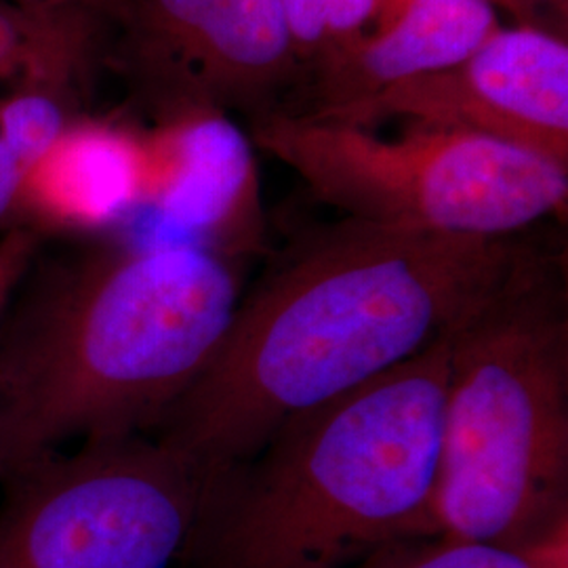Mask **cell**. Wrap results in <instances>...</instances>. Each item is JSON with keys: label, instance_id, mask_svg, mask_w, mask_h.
Instances as JSON below:
<instances>
[{"label": "cell", "instance_id": "cell-9", "mask_svg": "<svg viewBox=\"0 0 568 568\" xmlns=\"http://www.w3.org/2000/svg\"><path fill=\"white\" fill-rule=\"evenodd\" d=\"M501 26L495 0H384L368 32L314 63L312 114L337 116L453 68Z\"/></svg>", "mask_w": 568, "mask_h": 568}, {"label": "cell", "instance_id": "cell-17", "mask_svg": "<svg viewBox=\"0 0 568 568\" xmlns=\"http://www.w3.org/2000/svg\"><path fill=\"white\" fill-rule=\"evenodd\" d=\"M30 13H89L121 23L129 13V0H16Z\"/></svg>", "mask_w": 568, "mask_h": 568}, {"label": "cell", "instance_id": "cell-2", "mask_svg": "<svg viewBox=\"0 0 568 568\" xmlns=\"http://www.w3.org/2000/svg\"><path fill=\"white\" fill-rule=\"evenodd\" d=\"M239 302L227 255L201 243L30 265L0 318V480L74 438L156 429Z\"/></svg>", "mask_w": 568, "mask_h": 568}, {"label": "cell", "instance_id": "cell-11", "mask_svg": "<svg viewBox=\"0 0 568 568\" xmlns=\"http://www.w3.org/2000/svg\"><path fill=\"white\" fill-rule=\"evenodd\" d=\"M300 65L281 0H224L196 74L194 103L257 105Z\"/></svg>", "mask_w": 568, "mask_h": 568}, {"label": "cell", "instance_id": "cell-16", "mask_svg": "<svg viewBox=\"0 0 568 568\" xmlns=\"http://www.w3.org/2000/svg\"><path fill=\"white\" fill-rule=\"evenodd\" d=\"M318 2L325 11L328 32H331L328 53H333L335 49L344 47L347 42L356 41L358 37L368 32V28L375 23L384 7V0H318Z\"/></svg>", "mask_w": 568, "mask_h": 568}, {"label": "cell", "instance_id": "cell-3", "mask_svg": "<svg viewBox=\"0 0 568 568\" xmlns=\"http://www.w3.org/2000/svg\"><path fill=\"white\" fill-rule=\"evenodd\" d=\"M455 328L291 417L251 459L206 478L182 562L349 568L389 541L417 537L438 474Z\"/></svg>", "mask_w": 568, "mask_h": 568}, {"label": "cell", "instance_id": "cell-14", "mask_svg": "<svg viewBox=\"0 0 568 568\" xmlns=\"http://www.w3.org/2000/svg\"><path fill=\"white\" fill-rule=\"evenodd\" d=\"M70 124L65 102L44 87L20 91L0 105V142L18 159L23 173L41 163Z\"/></svg>", "mask_w": 568, "mask_h": 568}, {"label": "cell", "instance_id": "cell-8", "mask_svg": "<svg viewBox=\"0 0 568 568\" xmlns=\"http://www.w3.org/2000/svg\"><path fill=\"white\" fill-rule=\"evenodd\" d=\"M142 204L230 255L262 234L253 142L217 105L185 103L142 140Z\"/></svg>", "mask_w": 568, "mask_h": 568}, {"label": "cell", "instance_id": "cell-13", "mask_svg": "<svg viewBox=\"0 0 568 568\" xmlns=\"http://www.w3.org/2000/svg\"><path fill=\"white\" fill-rule=\"evenodd\" d=\"M349 568H568V518L525 548L408 537L389 541Z\"/></svg>", "mask_w": 568, "mask_h": 568}, {"label": "cell", "instance_id": "cell-15", "mask_svg": "<svg viewBox=\"0 0 568 568\" xmlns=\"http://www.w3.org/2000/svg\"><path fill=\"white\" fill-rule=\"evenodd\" d=\"M39 248V232L28 225L9 227L0 239V318Z\"/></svg>", "mask_w": 568, "mask_h": 568}, {"label": "cell", "instance_id": "cell-19", "mask_svg": "<svg viewBox=\"0 0 568 568\" xmlns=\"http://www.w3.org/2000/svg\"><path fill=\"white\" fill-rule=\"evenodd\" d=\"M499 9L508 11L516 23H535L548 28L549 16L567 20L568 0H495Z\"/></svg>", "mask_w": 568, "mask_h": 568}, {"label": "cell", "instance_id": "cell-18", "mask_svg": "<svg viewBox=\"0 0 568 568\" xmlns=\"http://www.w3.org/2000/svg\"><path fill=\"white\" fill-rule=\"evenodd\" d=\"M23 169L18 159L0 142V225L18 215Z\"/></svg>", "mask_w": 568, "mask_h": 568}, {"label": "cell", "instance_id": "cell-12", "mask_svg": "<svg viewBox=\"0 0 568 568\" xmlns=\"http://www.w3.org/2000/svg\"><path fill=\"white\" fill-rule=\"evenodd\" d=\"M224 0H129L122 28L135 72L178 105L192 103L194 79L215 37Z\"/></svg>", "mask_w": 568, "mask_h": 568}, {"label": "cell", "instance_id": "cell-1", "mask_svg": "<svg viewBox=\"0 0 568 568\" xmlns=\"http://www.w3.org/2000/svg\"><path fill=\"white\" fill-rule=\"evenodd\" d=\"M532 255L509 236L398 230L344 217L312 232L241 297L211 365L156 426L211 478L291 417L424 352Z\"/></svg>", "mask_w": 568, "mask_h": 568}, {"label": "cell", "instance_id": "cell-10", "mask_svg": "<svg viewBox=\"0 0 568 568\" xmlns=\"http://www.w3.org/2000/svg\"><path fill=\"white\" fill-rule=\"evenodd\" d=\"M142 140L110 124H70L55 148L23 173L18 213L34 225L95 230L142 204Z\"/></svg>", "mask_w": 568, "mask_h": 568}, {"label": "cell", "instance_id": "cell-4", "mask_svg": "<svg viewBox=\"0 0 568 568\" xmlns=\"http://www.w3.org/2000/svg\"><path fill=\"white\" fill-rule=\"evenodd\" d=\"M565 518L567 300L530 257L453 333L438 474L417 537L525 548Z\"/></svg>", "mask_w": 568, "mask_h": 568}, {"label": "cell", "instance_id": "cell-6", "mask_svg": "<svg viewBox=\"0 0 568 568\" xmlns=\"http://www.w3.org/2000/svg\"><path fill=\"white\" fill-rule=\"evenodd\" d=\"M2 483L0 568H173L204 495L203 469L148 434L47 453Z\"/></svg>", "mask_w": 568, "mask_h": 568}, {"label": "cell", "instance_id": "cell-7", "mask_svg": "<svg viewBox=\"0 0 568 568\" xmlns=\"http://www.w3.org/2000/svg\"><path fill=\"white\" fill-rule=\"evenodd\" d=\"M384 116L485 135L568 166L567 39L535 23L501 26L453 68L328 119L368 126Z\"/></svg>", "mask_w": 568, "mask_h": 568}, {"label": "cell", "instance_id": "cell-5", "mask_svg": "<svg viewBox=\"0 0 568 568\" xmlns=\"http://www.w3.org/2000/svg\"><path fill=\"white\" fill-rule=\"evenodd\" d=\"M251 142L366 224L506 239L567 209L568 166L457 129L413 122L387 140L312 112H264Z\"/></svg>", "mask_w": 568, "mask_h": 568}]
</instances>
